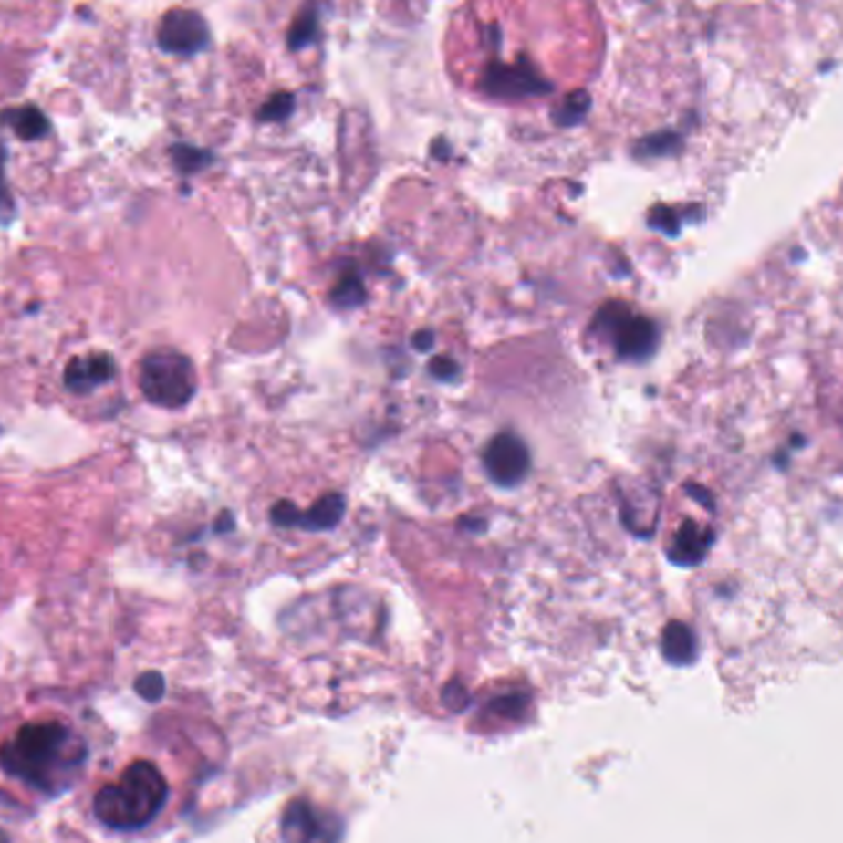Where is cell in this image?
<instances>
[{"mask_svg": "<svg viewBox=\"0 0 843 843\" xmlns=\"http://www.w3.org/2000/svg\"><path fill=\"white\" fill-rule=\"evenodd\" d=\"M87 759L85 742L62 723L23 724L0 747V766L45 794L68 789Z\"/></svg>", "mask_w": 843, "mask_h": 843, "instance_id": "cell-1", "label": "cell"}, {"mask_svg": "<svg viewBox=\"0 0 843 843\" xmlns=\"http://www.w3.org/2000/svg\"><path fill=\"white\" fill-rule=\"evenodd\" d=\"M169 796V784L151 762H131L117 784L94 796V817L114 831H139L159 817Z\"/></svg>", "mask_w": 843, "mask_h": 843, "instance_id": "cell-2", "label": "cell"}, {"mask_svg": "<svg viewBox=\"0 0 843 843\" xmlns=\"http://www.w3.org/2000/svg\"><path fill=\"white\" fill-rule=\"evenodd\" d=\"M139 389L153 406L181 409L196 396L198 379L193 361L176 349L149 351L139 367Z\"/></svg>", "mask_w": 843, "mask_h": 843, "instance_id": "cell-3", "label": "cell"}, {"mask_svg": "<svg viewBox=\"0 0 843 843\" xmlns=\"http://www.w3.org/2000/svg\"><path fill=\"white\" fill-rule=\"evenodd\" d=\"M594 329L611 341L621 361H646L661 344V327L650 317L633 315L621 302H606L597 312Z\"/></svg>", "mask_w": 843, "mask_h": 843, "instance_id": "cell-4", "label": "cell"}, {"mask_svg": "<svg viewBox=\"0 0 843 843\" xmlns=\"http://www.w3.org/2000/svg\"><path fill=\"white\" fill-rule=\"evenodd\" d=\"M344 827L337 814L307 799H295L282 814V843H339Z\"/></svg>", "mask_w": 843, "mask_h": 843, "instance_id": "cell-5", "label": "cell"}, {"mask_svg": "<svg viewBox=\"0 0 843 843\" xmlns=\"http://www.w3.org/2000/svg\"><path fill=\"white\" fill-rule=\"evenodd\" d=\"M483 468L497 487H517L532 468L527 443L515 431H500L483 448Z\"/></svg>", "mask_w": 843, "mask_h": 843, "instance_id": "cell-6", "label": "cell"}, {"mask_svg": "<svg viewBox=\"0 0 843 843\" xmlns=\"http://www.w3.org/2000/svg\"><path fill=\"white\" fill-rule=\"evenodd\" d=\"M483 89L494 99H527V97L549 94L554 85L536 72L527 57H520L515 65L493 62L483 79Z\"/></svg>", "mask_w": 843, "mask_h": 843, "instance_id": "cell-7", "label": "cell"}, {"mask_svg": "<svg viewBox=\"0 0 843 843\" xmlns=\"http://www.w3.org/2000/svg\"><path fill=\"white\" fill-rule=\"evenodd\" d=\"M156 40H159V47L163 52L191 57V55L208 47L211 27L205 23V17L196 10L173 8L161 17Z\"/></svg>", "mask_w": 843, "mask_h": 843, "instance_id": "cell-8", "label": "cell"}, {"mask_svg": "<svg viewBox=\"0 0 843 843\" xmlns=\"http://www.w3.org/2000/svg\"><path fill=\"white\" fill-rule=\"evenodd\" d=\"M117 374V364L109 354L94 351L87 357H77L65 367V386L75 393H89L97 386L111 381Z\"/></svg>", "mask_w": 843, "mask_h": 843, "instance_id": "cell-9", "label": "cell"}, {"mask_svg": "<svg viewBox=\"0 0 843 843\" xmlns=\"http://www.w3.org/2000/svg\"><path fill=\"white\" fill-rule=\"evenodd\" d=\"M710 542H713V535L707 529L700 527L698 522L685 520L675 535L668 557H671V562L681 564V567H695L705 559Z\"/></svg>", "mask_w": 843, "mask_h": 843, "instance_id": "cell-10", "label": "cell"}, {"mask_svg": "<svg viewBox=\"0 0 843 843\" xmlns=\"http://www.w3.org/2000/svg\"><path fill=\"white\" fill-rule=\"evenodd\" d=\"M344 510H347V500H344V494H339V493L324 494V497H319V500H317L309 510L299 512L297 525H295V527L309 529V532H324V529H332L341 522Z\"/></svg>", "mask_w": 843, "mask_h": 843, "instance_id": "cell-11", "label": "cell"}, {"mask_svg": "<svg viewBox=\"0 0 843 843\" xmlns=\"http://www.w3.org/2000/svg\"><path fill=\"white\" fill-rule=\"evenodd\" d=\"M663 656L675 665L690 663L698 656V639L690 626L681 621L668 623L663 630Z\"/></svg>", "mask_w": 843, "mask_h": 843, "instance_id": "cell-12", "label": "cell"}, {"mask_svg": "<svg viewBox=\"0 0 843 843\" xmlns=\"http://www.w3.org/2000/svg\"><path fill=\"white\" fill-rule=\"evenodd\" d=\"M0 120L5 121L13 131H16L17 137L26 139V141H35V139L45 137L47 131H50V121L45 117L43 111L33 107V104H27V107H17V109L3 111L0 114Z\"/></svg>", "mask_w": 843, "mask_h": 843, "instance_id": "cell-13", "label": "cell"}, {"mask_svg": "<svg viewBox=\"0 0 843 843\" xmlns=\"http://www.w3.org/2000/svg\"><path fill=\"white\" fill-rule=\"evenodd\" d=\"M682 146L681 131H656V134H648V137L639 139L633 144V156L636 159H663L671 153H678Z\"/></svg>", "mask_w": 843, "mask_h": 843, "instance_id": "cell-14", "label": "cell"}, {"mask_svg": "<svg viewBox=\"0 0 843 843\" xmlns=\"http://www.w3.org/2000/svg\"><path fill=\"white\" fill-rule=\"evenodd\" d=\"M329 299H332L334 307H339V309H354V307L364 305V299H367V287H364V280H361V275L357 270H351V273H344L337 280V285L329 292Z\"/></svg>", "mask_w": 843, "mask_h": 843, "instance_id": "cell-15", "label": "cell"}, {"mask_svg": "<svg viewBox=\"0 0 843 843\" xmlns=\"http://www.w3.org/2000/svg\"><path fill=\"white\" fill-rule=\"evenodd\" d=\"M588 107H591V97H588L584 89H577V92L567 94L562 102L554 107V124H557V127H577V124L587 117Z\"/></svg>", "mask_w": 843, "mask_h": 843, "instance_id": "cell-16", "label": "cell"}, {"mask_svg": "<svg viewBox=\"0 0 843 843\" xmlns=\"http://www.w3.org/2000/svg\"><path fill=\"white\" fill-rule=\"evenodd\" d=\"M319 35V17L315 8H305L295 17L290 33H287V45L290 50H302L307 45H312Z\"/></svg>", "mask_w": 843, "mask_h": 843, "instance_id": "cell-17", "label": "cell"}, {"mask_svg": "<svg viewBox=\"0 0 843 843\" xmlns=\"http://www.w3.org/2000/svg\"><path fill=\"white\" fill-rule=\"evenodd\" d=\"M171 156H173V163H176V169L181 173H193V171L203 169L208 163L213 161V156L203 149H198V146H188V144H176L171 149Z\"/></svg>", "mask_w": 843, "mask_h": 843, "instance_id": "cell-18", "label": "cell"}, {"mask_svg": "<svg viewBox=\"0 0 843 843\" xmlns=\"http://www.w3.org/2000/svg\"><path fill=\"white\" fill-rule=\"evenodd\" d=\"M292 109H295V97L290 92H280L273 94L265 102L263 109L257 111V117H260V121H282L290 117Z\"/></svg>", "mask_w": 843, "mask_h": 843, "instance_id": "cell-19", "label": "cell"}, {"mask_svg": "<svg viewBox=\"0 0 843 843\" xmlns=\"http://www.w3.org/2000/svg\"><path fill=\"white\" fill-rule=\"evenodd\" d=\"M648 225L658 233H663L668 238H675L681 233V218L675 213L673 208L668 205H656L650 213H648Z\"/></svg>", "mask_w": 843, "mask_h": 843, "instance_id": "cell-20", "label": "cell"}, {"mask_svg": "<svg viewBox=\"0 0 843 843\" xmlns=\"http://www.w3.org/2000/svg\"><path fill=\"white\" fill-rule=\"evenodd\" d=\"M137 692L144 700H149V702H156V700L163 695L161 673H153V671H149V673L141 675V678L137 681Z\"/></svg>", "mask_w": 843, "mask_h": 843, "instance_id": "cell-21", "label": "cell"}, {"mask_svg": "<svg viewBox=\"0 0 843 843\" xmlns=\"http://www.w3.org/2000/svg\"><path fill=\"white\" fill-rule=\"evenodd\" d=\"M428 371L438 381H453L460 376V364L451 357H433L428 364Z\"/></svg>", "mask_w": 843, "mask_h": 843, "instance_id": "cell-22", "label": "cell"}, {"mask_svg": "<svg viewBox=\"0 0 843 843\" xmlns=\"http://www.w3.org/2000/svg\"><path fill=\"white\" fill-rule=\"evenodd\" d=\"M297 507L292 503H287V500H282V503H277L273 510H270V517H273V522L277 527H295V525H297Z\"/></svg>", "mask_w": 843, "mask_h": 843, "instance_id": "cell-23", "label": "cell"}, {"mask_svg": "<svg viewBox=\"0 0 843 843\" xmlns=\"http://www.w3.org/2000/svg\"><path fill=\"white\" fill-rule=\"evenodd\" d=\"M0 215L10 218L13 215V198H10L8 181H5V146L0 144Z\"/></svg>", "mask_w": 843, "mask_h": 843, "instance_id": "cell-24", "label": "cell"}, {"mask_svg": "<svg viewBox=\"0 0 843 843\" xmlns=\"http://www.w3.org/2000/svg\"><path fill=\"white\" fill-rule=\"evenodd\" d=\"M433 332H426V329H423V332H418L416 337H413V347H416L418 351H428L433 347Z\"/></svg>", "mask_w": 843, "mask_h": 843, "instance_id": "cell-25", "label": "cell"}, {"mask_svg": "<svg viewBox=\"0 0 843 843\" xmlns=\"http://www.w3.org/2000/svg\"><path fill=\"white\" fill-rule=\"evenodd\" d=\"M0 843H8V838H5V834H0Z\"/></svg>", "mask_w": 843, "mask_h": 843, "instance_id": "cell-26", "label": "cell"}]
</instances>
